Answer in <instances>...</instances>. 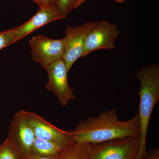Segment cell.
<instances>
[{
    "instance_id": "6da1fadb",
    "label": "cell",
    "mask_w": 159,
    "mask_h": 159,
    "mask_svg": "<svg viewBox=\"0 0 159 159\" xmlns=\"http://www.w3.org/2000/svg\"><path fill=\"white\" fill-rule=\"evenodd\" d=\"M70 132L75 143L95 144L117 138L140 135V119L137 112L131 119L120 121L116 110L111 109L102 112L98 116L81 120Z\"/></svg>"
},
{
    "instance_id": "7a4b0ae2",
    "label": "cell",
    "mask_w": 159,
    "mask_h": 159,
    "mask_svg": "<svg viewBox=\"0 0 159 159\" xmlns=\"http://www.w3.org/2000/svg\"><path fill=\"white\" fill-rule=\"evenodd\" d=\"M140 82L139 113L140 122V144L135 159H142L146 152V137L154 107L159 100V66L157 64L145 66L137 71Z\"/></svg>"
},
{
    "instance_id": "3957f363",
    "label": "cell",
    "mask_w": 159,
    "mask_h": 159,
    "mask_svg": "<svg viewBox=\"0 0 159 159\" xmlns=\"http://www.w3.org/2000/svg\"><path fill=\"white\" fill-rule=\"evenodd\" d=\"M140 139L135 135L93 144L90 159H135Z\"/></svg>"
},
{
    "instance_id": "277c9868",
    "label": "cell",
    "mask_w": 159,
    "mask_h": 159,
    "mask_svg": "<svg viewBox=\"0 0 159 159\" xmlns=\"http://www.w3.org/2000/svg\"><path fill=\"white\" fill-rule=\"evenodd\" d=\"M120 31L115 24L105 20L93 23L86 36L82 57H85L93 51L116 48L115 41Z\"/></svg>"
},
{
    "instance_id": "5b68a950",
    "label": "cell",
    "mask_w": 159,
    "mask_h": 159,
    "mask_svg": "<svg viewBox=\"0 0 159 159\" xmlns=\"http://www.w3.org/2000/svg\"><path fill=\"white\" fill-rule=\"evenodd\" d=\"M32 60L46 69L51 64L62 58L64 39H53L44 34L32 37L29 41Z\"/></svg>"
},
{
    "instance_id": "8992f818",
    "label": "cell",
    "mask_w": 159,
    "mask_h": 159,
    "mask_svg": "<svg viewBox=\"0 0 159 159\" xmlns=\"http://www.w3.org/2000/svg\"><path fill=\"white\" fill-rule=\"evenodd\" d=\"M35 135L23 110L15 114L7 139L25 159L30 156Z\"/></svg>"
},
{
    "instance_id": "52a82bcc",
    "label": "cell",
    "mask_w": 159,
    "mask_h": 159,
    "mask_svg": "<svg viewBox=\"0 0 159 159\" xmlns=\"http://www.w3.org/2000/svg\"><path fill=\"white\" fill-rule=\"evenodd\" d=\"M48 81L46 88L57 97L60 104L66 106L71 100L76 99L73 89L69 84L68 74L63 58L51 64L47 69Z\"/></svg>"
},
{
    "instance_id": "ba28073f",
    "label": "cell",
    "mask_w": 159,
    "mask_h": 159,
    "mask_svg": "<svg viewBox=\"0 0 159 159\" xmlns=\"http://www.w3.org/2000/svg\"><path fill=\"white\" fill-rule=\"evenodd\" d=\"M93 23L88 21L80 25L68 26L66 29L62 58L68 73L74 63L82 57L86 36Z\"/></svg>"
},
{
    "instance_id": "9c48e42d",
    "label": "cell",
    "mask_w": 159,
    "mask_h": 159,
    "mask_svg": "<svg viewBox=\"0 0 159 159\" xmlns=\"http://www.w3.org/2000/svg\"><path fill=\"white\" fill-rule=\"evenodd\" d=\"M23 111L36 138L65 144L75 143L70 131L57 128L34 112Z\"/></svg>"
},
{
    "instance_id": "30bf717a",
    "label": "cell",
    "mask_w": 159,
    "mask_h": 159,
    "mask_svg": "<svg viewBox=\"0 0 159 159\" xmlns=\"http://www.w3.org/2000/svg\"><path fill=\"white\" fill-rule=\"evenodd\" d=\"M64 18L57 9L51 5L42 9L39 8L31 19L19 27L13 29L16 42L51 22Z\"/></svg>"
},
{
    "instance_id": "8fae6325",
    "label": "cell",
    "mask_w": 159,
    "mask_h": 159,
    "mask_svg": "<svg viewBox=\"0 0 159 159\" xmlns=\"http://www.w3.org/2000/svg\"><path fill=\"white\" fill-rule=\"evenodd\" d=\"M75 143L65 144L35 138L31 154L61 159Z\"/></svg>"
},
{
    "instance_id": "7c38bea8",
    "label": "cell",
    "mask_w": 159,
    "mask_h": 159,
    "mask_svg": "<svg viewBox=\"0 0 159 159\" xmlns=\"http://www.w3.org/2000/svg\"><path fill=\"white\" fill-rule=\"evenodd\" d=\"M93 143H75L61 159H90Z\"/></svg>"
},
{
    "instance_id": "4fadbf2b",
    "label": "cell",
    "mask_w": 159,
    "mask_h": 159,
    "mask_svg": "<svg viewBox=\"0 0 159 159\" xmlns=\"http://www.w3.org/2000/svg\"><path fill=\"white\" fill-rule=\"evenodd\" d=\"M0 159H25L13 145L6 139L0 146Z\"/></svg>"
},
{
    "instance_id": "5bb4252c",
    "label": "cell",
    "mask_w": 159,
    "mask_h": 159,
    "mask_svg": "<svg viewBox=\"0 0 159 159\" xmlns=\"http://www.w3.org/2000/svg\"><path fill=\"white\" fill-rule=\"evenodd\" d=\"M75 0H51L50 5L54 6L65 18L74 9Z\"/></svg>"
},
{
    "instance_id": "9a60e30c",
    "label": "cell",
    "mask_w": 159,
    "mask_h": 159,
    "mask_svg": "<svg viewBox=\"0 0 159 159\" xmlns=\"http://www.w3.org/2000/svg\"><path fill=\"white\" fill-rule=\"evenodd\" d=\"M16 43L13 29L0 32V50Z\"/></svg>"
},
{
    "instance_id": "2e32d148",
    "label": "cell",
    "mask_w": 159,
    "mask_h": 159,
    "mask_svg": "<svg viewBox=\"0 0 159 159\" xmlns=\"http://www.w3.org/2000/svg\"><path fill=\"white\" fill-rule=\"evenodd\" d=\"M142 159H159V148H156L146 151Z\"/></svg>"
},
{
    "instance_id": "e0dca14e",
    "label": "cell",
    "mask_w": 159,
    "mask_h": 159,
    "mask_svg": "<svg viewBox=\"0 0 159 159\" xmlns=\"http://www.w3.org/2000/svg\"><path fill=\"white\" fill-rule=\"evenodd\" d=\"M34 2L36 3L39 6V9L46 8L50 5L51 0H32Z\"/></svg>"
},
{
    "instance_id": "ac0fdd59",
    "label": "cell",
    "mask_w": 159,
    "mask_h": 159,
    "mask_svg": "<svg viewBox=\"0 0 159 159\" xmlns=\"http://www.w3.org/2000/svg\"><path fill=\"white\" fill-rule=\"evenodd\" d=\"M26 159H56L50 157L43 156L38 155L32 154L27 157Z\"/></svg>"
},
{
    "instance_id": "d6986e66",
    "label": "cell",
    "mask_w": 159,
    "mask_h": 159,
    "mask_svg": "<svg viewBox=\"0 0 159 159\" xmlns=\"http://www.w3.org/2000/svg\"><path fill=\"white\" fill-rule=\"evenodd\" d=\"M86 0H75V4H74V9H76L77 7L81 6V5L85 2Z\"/></svg>"
},
{
    "instance_id": "ffe728a7",
    "label": "cell",
    "mask_w": 159,
    "mask_h": 159,
    "mask_svg": "<svg viewBox=\"0 0 159 159\" xmlns=\"http://www.w3.org/2000/svg\"><path fill=\"white\" fill-rule=\"evenodd\" d=\"M114 1H116L117 3H122L125 2V0H114Z\"/></svg>"
}]
</instances>
